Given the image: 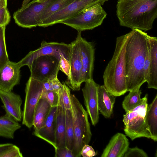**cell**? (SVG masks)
Segmentation results:
<instances>
[{
    "instance_id": "ab89813d",
    "label": "cell",
    "mask_w": 157,
    "mask_h": 157,
    "mask_svg": "<svg viewBox=\"0 0 157 157\" xmlns=\"http://www.w3.org/2000/svg\"><path fill=\"white\" fill-rule=\"evenodd\" d=\"M7 0H1L0 1V10L5 6H7Z\"/></svg>"
},
{
    "instance_id": "3957f363",
    "label": "cell",
    "mask_w": 157,
    "mask_h": 157,
    "mask_svg": "<svg viewBox=\"0 0 157 157\" xmlns=\"http://www.w3.org/2000/svg\"><path fill=\"white\" fill-rule=\"evenodd\" d=\"M130 32L117 37L113 57L105 70L103 76L106 90L115 96L127 92L126 85L125 53Z\"/></svg>"
},
{
    "instance_id": "ba28073f",
    "label": "cell",
    "mask_w": 157,
    "mask_h": 157,
    "mask_svg": "<svg viewBox=\"0 0 157 157\" xmlns=\"http://www.w3.org/2000/svg\"><path fill=\"white\" fill-rule=\"evenodd\" d=\"M43 82L30 77L26 84L22 123L29 128L33 124L35 110L43 91Z\"/></svg>"
},
{
    "instance_id": "d6a6232c",
    "label": "cell",
    "mask_w": 157,
    "mask_h": 157,
    "mask_svg": "<svg viewBox=\"0 0 157 157\" xmlns=\"http://www.w3.org/2000/svg\"><path fill=\"white\" fill-rule=\"evenodd\" d=\"M147 157V154L142 149L138 147L129 148L125 153L124 157Z\"/></svg>"
},
{
    "instance_id": "8fae6325",
    "label": "cell",
    "mask_w": 157,
    "mask_h": 157,
    "mask_svg": "<svg viewBox=\"0 0 157 157\" xmlns=\"http://www.w3.org/2000/svg\"><path fill=\"white\" fill-rule=\"evenodd\" d=\"M70 50V44L43 41L39 48L29 52L18 63L21 67L25 65L28 66L36 58L46 55L53 56L59 59L63 56L69 61Z\"/></svg>"
},
{
    "instance_id": "9c48e42d",
    "label": "cell",
    "mask_w": 157,
    "mask_h": 157,
    "mask_svg": "<svg viewBox=\"0 0 157 157\" xmlns=\"http://www.w3.org/2000/svg\"><path fill=\"white\" fill-rule=\"evenodd\" d=\"M59 59L51 55L41 56L36 58L28 66L31 77L43 82L57 76L59 70Z\"/></svg>"
},
{
    "instance_id": "7402d4cb",
    "label": "cell",
    "mask_w": 157,
    "mask_h": 157,
    "mask_svg": "<svg viewBox=\"0 0 157 157\" xmlns=\"http://www.w3.org/2000/svg\"><path fill=\"white\" fill-rule=\"evenodd\" d=\"M52 107L45 98L41 97L34 113L33 124L34 132L38 131L44 125Z\"/></svg>"
},
{
    "instance_id": "836d02e7",
    "label": "cell",
    "mask_w": 157,
    "mask_h": 157,
    "mask_svg": "<svg viewBox=\"0 0 157 157\" xmlns=\"http://www.w3.org/2000/svg\"><path fill=\"white\" fill-rule=\"evenodd\" d=\"M10 20V15L7 8L5 6L0 10V26H6Z\"/></svg>"
},
{
    "instance_id": "1f68e13d",
    "label": "cell",
    "mask_w": 157,
    "mask_h": 157,
    "mask_svg": "<svg viewBox=\"0 0 157 157\" xmlns=\"http://www.w3.org/2000/svg\"><path fill=\"white\" fill-rule=\"evenodd\" d=\"M59 69L67 77V81L71 77V68L69 62L63 56H61L59 63Z\"/></svg>"
},
{
    "instance_id": "60d3db41",
    "label": "cell",
    "mask_w": 157,
    "mask_h": 157,
    "mask_svg": "<svg viewBox=\"0 0 157 157\" xmlns=\"http://www.w3.org/2000/svg\"><path fill=\"white\" fill-rule=\"evenodd\" d=\"M5 25L0 26V36L2 33L5 31Z\"/></svg>"
},
{
    "instance_id": "d6986e66",
    "label": "cell",
    "mask_w": 157,
    "mask_h": 157,
    "mask_svg": "<svg viewBox=\"0 0 157 157\" xmlns=\"http://www.w3.org/2000/svg\"><path fill=\"white\" fill-rule=\"evenodd\" d=\"M150 56V76L147 88L157 89V38L147 36Z\"/></svg>"
},
{
    "instance_id": "7bdbcfd3",
    "label": "cell",
    "mask_w": 157,
    "mask_h": 157,
    "mask_svg": "<svg viewBox=\"0 0 157 157\" xmlns=\"http://www.w3.org/2000/svg\"><path fill=\"white\" fill-rule=\"evenodd\" d=\"M48 0H36V1L38 2H43Z\"/></svg>"
},
{
    "instance_id": "83f0119b",
    "label": "cell",
    "mask_w": 157,
    "mask_h": 157,
    "mask_svg": "<svg viewBox=\"0 0 157 157\" xmlns=\"http://www.w3.org/2000/svg\"><path fill=\"white\" fill-rule=\"evenodd\" d=\"M41 97L45 98L52 107L58 106L63 104L61 96L53 90H43Z\"/></svg>"
},
{
    "instance_id": "5b68a950",
    "label": "cell",
    "mask_w": 157,
    "mask_h": 157,
    "mask_svg": "<svg viewBox=\"0 0 157 157\" xmlns=\"http://www.w3.org/2000/svg\"><path fill=\"white\" fill-rule=\"evenodd\" d=\"M148 94L142 98L141 103L137 107L123 115L124 131L132 140L141 137L148 139L151 136L145 121L147 104Z\"/></svg>"
},
{
    "instance_id": "8d00e7d4",
    "label": "cell",
    "mask_w": 157,
    "mask_h": 157,
    "mask_svg": "<svg viewBox=\"0 0 157 157\" xmlns=\"http://www.w3.org/2000/svg\"><path fill=\"white\" fill-rule=\"evenodd\" d=\"M81 154L83 157H91L96 155L97 153L91 146L86 144L82 148Z\"/></svg>"
},
{
    "instance_id": "277c9868",
    "label": "cell",
    "mask_w": 157,
    "mask_h": 157,
    "mask_svg": "<svg viewBox=\"0 0 157 157\" xmlns=\"http://www.w3.org/2000/svg\"><path fill=\"white\" fill-rule=\"evenodd\" d=\"M70 102L74 133L72 152L75 157H79L83 146L90 142L92 134L86 111L74 95L71 94Z\"/></svg>"
},
{
    "instance_id": "8992f818",
    "label": "cell",
    "mask_w": 157,
    "mask_h": 157,
    "mask_svg": "<svg viewBox=\"0 0 157 157\" xmlns=\"http://www.w3.org/2000/svg\"><path fill=\"white\" fill-rule=\"evenodd\" d=\"M107 15L101 5L96 4L86 8L76 15L60 23L81 32L92 30L101 25Z\"/></svg>"
},
{
    "instance_id": "7c38bea8",
    "label": "cell",
    "mask_w": 157,
    "mask_h": 157,
    "mask_svg": "<svg viewBox=\"0 0 157 157\" xmlns=\"http://www.w3.org/2000/svg\"><path fill=\"white\" fill-rule=\"evenodd\" d=\"M70 44L69 63L71 68L70 79L66 82L74 90H80L82 83V63L78 40H75Z\"/></svg>"
},
{
    "instance_id": "4316f807",
    "label": "cell",
    "mask_w": 157,
    "mask_h": 157,
    "mask_svg": "<svg viewBox=\"0 0 157 157\" xmlns=\"http://www.w3.org/2000/svg\"><path fill=\"white\" fill-rule=\"evenodd\" d=\"M65 136L66 147L72 150L74 139V133L71 110H65Z\"/></svg>"
},
{
    "instance_id": "ee69618b",
    "label": "cell",
    "mask_w": 157,
    "mask_h": 157,
    "mask_svg": "<svg viewBox=\"0 0 157 157\" xmlns=\"http://www.w3.org/2000/svg\"></svg>"
},
{
    "instance_id": "74e56055",
    "label": "cell",
    "mask_w": 157,
    "mask_h": 157,
    "mask_svg": "<svg viewBox=\"0 0 157 157\" xmlns=\"http://www.w3.org/2000/svg\"><path fill=\"white\" fill-rule=\"evenodd\" d=\"M22 153L20 148L16 145H13L12 148L2 157H22Z\"/></svg>"
},
{
    "instance_id": "44dd1931",
    "label": "cell",
    "mask_w": 157,
    "mask_h": 157,
    "mask_svg": "<svg viewBox=\"0 0 157 157\" xmlns=\"http://www.w3.org/2000/svg\"><path fill=\"white\" fill-rule=\"evenodd\" d=\"M65 110L63 105L57 106L56 130V148L66 147Z\"/></svg>"
},
{
    "instance_id": "f35d334b",
    "label": "cell",
    "mask_w": 157,
    "mask_h": 157,
    "mask_svg": "<svg viewBox=\"0 0 157 157\" xmlns=\"http://www.w3.org/2000/svg\"><path fill=\"white\" fill-rule=\"evenodd\" d=\"M13 145V144L11 143L0 144V157H2L12 148Z\"/></svg>"
},
{
    "instance_id": "f546056e",
    "label": "cell",
    "mask_w": 157,
    "mask_h": 157,
    "mask_svg": "<svg viewBox=\"0 0 157 157\" xmlns=\"http://www.w3.org/2000/svg\"><path fill=\"white\" fill-rule=\"evenodd\" d=\"M9 61L6 48L5 31L0 36V70Z\"/></svg>"
},
{
    "instance_id": "b9f144b4",
    "label": "cell",
    "mask_w": 157,
    "mask_h": 157,
    "mask_svg": "<svg viewBox=\"0 0 157 157\" xmlns=\"http://www.w3.org/2000/svg\"><path fill=\"white\" fill-rule=\"evenodd\" d=\"M30 0H23L22 6H25L28 4Z\"/></svg>"
},
{
    "instance_id": "5bb4252c",
    "label": "cell",
    "mask_w": 157,
    "mask_h": 157,
    "mask_svg": "<svg viewBox=\"0 0 157 157\" xmlns=\"http://www.w3.org/2000/svg\"><path fill=\"white\" fill-rule=\"evenodd\" d=\"M82 91L86 112L89 116L92 124L95 126L99 121L98 105V93L99 85L92 78L85 82Z\"/></svg>"
},
{
    "instance_id": "e0dca14e",
    "label": "cell",
    "mask_w": 157,
    "mask_h": 157,
    "mask_svg": "<svg viewBox=\"0 0 157 157\" xmlns=\"http://www.w3.org/2000/svg\"><path fill=\"white\" fill-rule=\"evenodd\" d=\"M57 109V106L52 107L44 125L38 131L33 132L35 136L51 144L55 149Z\"/></svg>"
},
{
    "instance_id": "6da1fadb",
    "label": "cell",
    "mask_w": 157,
    "mask_h": 157,
    "mask_svg": "<svg viewBox=\"0 0 157 157\" xmlns=\"http://www.w3.org/2000/svg\"><path fill=\"white\" fill-rule=\"evenodd\" d=\"M130 32L125 53L127 92L140 88L146 82L144 69L148 47L146 33L137 29Z\"/></svg>"
},
{
    "instance_id": "e575fe53",
    "label": "cell",
    "mask_w": 157,
    "mask_h": 157,
    "mask_svg": "<svg viewBox=\"0 0 157 157\" xmlns=\"http://www.w3.org/2000/svg\"><path fill=\"white\" fill-rule=\"evenodd\" d=\"M55 149V157H75L72 151L66 147Z\"/></svg>"
},
{
    "instance_id": "d4e9b609",
    "label": "cell",
    "mask_w": 157,
    "mask_h": 157,
    "mask_svg": "<svg viewBox=\"0 0 157 157\" xmlns=\"http://www.w3.org/2000/svg\"><path fill=\"white\" fill-rule=\"evenodd\" d=\"M141 94L140 88H137L129 91L125 97L122 106L126 112L133 109L141 103L143 99L141 98Z\"/></svg>"
},
{
    "instance_id": "d590c367",
    "label": "cell",
    "mask_w": 157,
    "mask_h": 157,
    "mask_svg": "<svg viewBox=\"0 0 157 157\" xmlns=\"http://www.w3.org/2000/svg\"><path fill=\"white\" fill-rule=\"evenodd\" d=\"M150 56L148 45V49L145 57L144 69V78L146 82H147L149 81L150 78Z\"/></svg>"
},
{
    "instance_id": "603a6c76",
    "label": "cell",
    "mask_w": 157,
    "mask_h": 157,
    "mask_svg": "<svg viewBox=\"0 0 157 157\" xmlns=\"http://www.w3.org/2000/svg\"><path fill=\"white\" fill-rule=\"evenodd\" d=\"M145 121L151 136V139L157 141V95L152 102L148 105Z\"/></svg>"
},
{
    "instance_id": "52a82bcc",
    "label": "cell",
    "mask_w": 157,
    "mask_h": 157,
    "mask_svg": "<svg viewBox=\"0 0 157 157\" xmlns=\"http://www.w3.org/2000/svg\"><path fill=\"white\" fill-rule=\"evenodd\" d=\"M54 0L38 2L36 0H33L14 13L13 17L16 23L25 28H31L38 26L43 11Z\"/></svg>"
},
{
    "instance_id": "9a60e30c",
    "label": "cell",
    "mask_w": 157,
    "mask_h": 157,
    "mask_svg": "<svg viewBox=\"0 0 157 157\" xmlns=\"http://www.w3.org/2000/svg\"><path fill=\"white\" fill-rule=\"evenodd\" d=\"M21 67L18 63L10 60L0 70V90L12 91L19 84Z\"/></svg>"
},
{
    "instance_id": "ffe728a7",
    "label": "cell",
    "mask_w": 157,
    "mask_h": 157,
    "mask_svg": "<svg viewBox=\"0 0 157 157\" xmlns=\"http://www.w3.org/2000/svg\"><path fill=\"white\" fill-rule=\"evenodd\" d=\"M116 97L109 93L104 85L99 86L98 93V109L105 118H109L112 115Z\"/></svg>"
},
{
    "instance_id": "30bf717a",
    "label": "cell",
    "mask_w": 157,
    "mask_h": 157,
    "mask_svg": "<svg viewBox=\"0 0 157 157\" xmlns=\"http://www.w3.org/2000/svg\"><path fill=\"white\" fill-rule=\"evenodd\" d=\"M108 0H75L40 23L39 26L46 27L72 17L86 8L93 5L101 6Z\"/></svg>"
},
{
    "instance_id": "4fadbf2b",
    "label": "cell",
    "mask_w": 157,
    "mask_h": 157,
    "mask_svg": "<svg viewBox=\"0 0 157 157\" xmlns=\"http://www.w3.org/2000/svg\"><path fill=\"white\" fill-rule=\"evenodd\" d=\"M76 38L79 46L82 63V82L93 78L95 59V48L93 43L87 41L78 32Z\"/></svg>"
},
{
    "instance_id": "7a4b0ae2",
    "label": "cell",
    "mask_w": 157,
    "mask_h": 157,
    "mask_svg": "<svg viewBox=\"0 0 157 157\" xmlns=\"http://www.w3.org/2000/svg\"><path fill=\"white\" fill-rule=\"evenodd\" d=\"M116 9L121 26L145 32L157 17V0H118Z\"/></svg>"
},
{
    "instance_id": "484cf974",
    "label": "cell",
    "mask_w": 157,
    "mask_h": 157,
    "mask_svg": "<svg viewBox=\"0 0 157 157\" xmlns=\"http://www.w3.org/2000/svg\"><path fill=\"white\" fill-rule=\"evenodd\" d=\"M75 0H54L43 11L41 16L40 24L55 13L60 10Z\"/></svg>"
},
{
    "instance_id": "f1b7e54d",
    "label": "cell",
    "mask_w": 157,
    "mask_h": 157,
    "mask_svg": "<svg viewBox=\"0 0 157 157\" xmlns=\"http://www.w3.org/2000/svg\"><path fill=\"white\" fill-rule=\"evenodd\" d=\"M63 89V85L59 81L57 76L55 77L43 82V90H53L57 92L59 96Z\"/></svg>"
},
{
    "instance_id": "2e32d148",
    "label": "cell",
    "mask_w": 157,
    "mask_h": 157,
    "mask_svg": "<svg viewBox=\"0 0 157 157\" xmlns=\"http://www.w3.org/2000/svg\"><path fill=\"white\" fill-rule=\"evenodd\" d=\"M0 98L7 113L19 122L22 119V112L21 106L22 100L20 96L12 92L0 90Z\"/></svg>"
},
{
    "instance_id": "ac0fdd59",
    "label": "cell",
    "mask_w": 157,
    "mask_h": 157,
    "mask_svg": "<svg viewBox=\"0 0 157 157\" xmlns=\"http://www.w3.org/2000/svg\"><path fill=\"white\" fill-rule=\"evenodd\" d=\"M129 142L123 134L117 133L111 139L101 157H123L129 147Z\"/></svg>"
},
{
    "instance_id": "cb8c5ba5",
    "label": "cell",
    "mask_w": 157,
    "mask_h": 157,
    "mask_svg": "<svg viewBox=\"0 0 157 157\" xmlns=\"http://www.w3.org/2000/svg\"><path fill=\"white\" fill-rule=\"evenodd\" d=\"M21 128L18 121L9 114L0 117V136L13 139L15 132Z\"/></svg>"
},
{
    "instance_id": "4dcf8cb0",
    "label": "cell",
    "mask_w": 157,
    "mask_h": 157,
    "mask_svg": "<svg viewBox=\"0 0 157 157\" xmlns=\"http://www.w3.org/2000/svg\"><path fill=\"white\" fill-rule=\"evenodd\" d=\"M63 89L61 94L63 103L65 110L68 109L71 110L70 90L64 83H63Z\"/></svg>"
}]
</instances>
